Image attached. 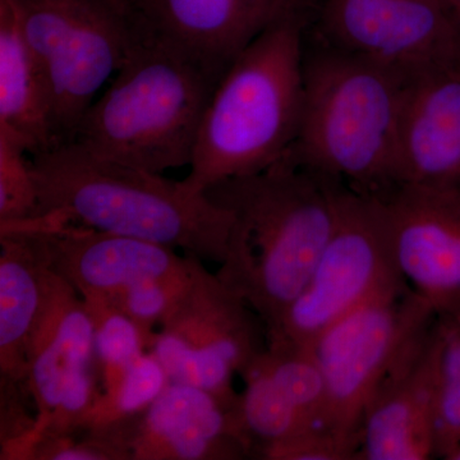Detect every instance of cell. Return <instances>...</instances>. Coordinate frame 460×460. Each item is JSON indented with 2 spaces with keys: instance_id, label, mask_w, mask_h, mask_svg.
<instances>
[{
  "instance_id": "cell-7",
  "label": "cell",
  "mask_w": 460,
  "mask_h": 460,
  "mask_svg": "<svg viewBox=\"0 0 460 460\" xmlns=\"http://www.w3.org/2000/svg\"><path fill=\"white\" fill-rule=\"evenodd\" d=\"M435 311L402 277L326 330L314 350L326 384V429L359 444L385 378L434 325Z\"/></svg>"
},
{
  "instance_id": "cell-8",
  "label": "cell",
  "mask_w": 460,
  "mask_h": 460,
  "mask_svg": "<svg viewBox=\"0 0 460 460\" xmlns=\"http://www.w3.org/2000/svg\"><path fill=\"white\" fill-rule=\"evenodd\" d=\"M398 277L380 199L345 189L334 233L302 292L266 330V347L313 348Z\"/></svg>"
},
{
  "instance_id": "cell-29",
  "label": "cell",
  "mask_w": 460,
  "mask_h": 460,
  "mask_svg": "<svg viewBox=\"0 0 460 460\" xmlns=\"http://www.w3.org/2000/svg\"><path fill=\"white\" fill-rule=\"evenodd\" d=\"M449 7L452 9L454 18H456V25L459 27L460 31V0H447Z\"/></svg>"
},
{
  "instance_id": "cell-14",
  "label": "cell",
  "mask_w": 460,
  "mask_h": 460,
  "mask_svg": "<svg viewBox=\"0 0 460 460\" xmlns=\"http://www.w3.org/2000/svg\"><path fill=\"white\" fill-rule=\"evenodd\" d=\"M25 233L49 268L84 299L111 301L142 281L189 270L190 255L172 248L100 230L32 219L0 226Z\"/></svg>"
},
{
  "instance_id": "cell-10",
  "label": "cell",
  "mask_w": 460,
  "mask_h": 460,
  "mask_svg": "<svg viewBox=\"0 0 460 460\" xmlns=\"http://www.w3.org/2000/svg\"><path fill=\"white\" fill-rule=\"evenodd\" d=\"M26 386L38 413L36 444L80 431L102 395L89 308L50 268L44 305L30 341Z\"/></svg>"
},
{
  "instance_id": "cell-20",
  "label": "cell",
  "mask_w": 460,
  "mask_h": 460,
  "mask_svg": "<svg viewBox=\"0 0 460 460\" xmlns=\"http://www.w3.org/2000/svg\"><path fill=\"white\" fill-rule=\"evenodd\" d=\"M244 390L239 394L242 425L252 447V456L265 445L280 443L316 425L255 363L242 372Z\"/></svg>"
},
{
  "instance_id": "cell-12",
  "label": "cell",
  "mask_w": 460,
  "mask_h": 460,
  "mask_svg": "<svg viewBox=\"0 0 460 460\" xmlns=\"http://www.w3.org/2000/svg\"><path fill=\"white\" fill-rule=\"evenodd\" d=\"M378 199L396 271L438 319L460 317V186L402 183Z\"/></svg>"
},
{
  "instance_id": "cell-13",
  "label": "cell",
  "mask_w": 460,
  "mask_h": 460,
  "mask_svg": "<svg viewBox=\"0 0 460 460\" xmlns=\"http://www.w3.org/2000/svg\"><path fill=\"white\" fill-rule=\"evenodd\" d=\"M239 395L226 399L169 383L144 413L102 429L122 460H237L252 456Z\"/></svg>"
},
{
  "instance_id": "cell-30",
  "label": "cell",
  "mask_w": 460,
  "mask_h": 460,
  "mask_svg": "<svg viewBox=\"0 0 460 460\" xmlns=\"http://www.w3.org/2000/svg\"><path fill=\"white\" fill-rule=\"evenodd\" d=\"M120 2L127 3V4L131 5V7L138 9V11H142L150 0H120Z\"/></svg>"
},
{
  "instance_id": "cell-15",
  "label": "cell",
  "mask_w": 460,
  "mask_h": 460,
  "mask_svg": "<svg viewBox=\"0 0 460 460\" xmlns=\"http://www.w3.org/2000/svg\"><path fill=\"white\" fill-rule=\"evenodd\" d=\"M443 334L436 319L384 381L363 419L357 459L425 460L435 456V411Z\"/></svg>"
},
{
  "instance_id": "cell-17",
  "label": "cell",
  "mask_w": 460,
  "mask_h": 460,
  "mask_svg": "<svg viewBox=\"0 0 460 460\" xmlns=\"http://www.w3.org/2000/svg\"><path fill=\"white\" fill-rule=\"evenodd\" d=\"M295 0H150L148 23L223 77L235 58Z\"/></svg>"
},
{
  "instance_id": "cell-3",
  "label": "cell",
  "mask_w": 460,
  "mask_h": 460,
  "mask_svg": "<svg viewBox=\"0 0 460 460\" xmlns=\"http://www.w3.org/2000/svg\"><path fill=\"white\" fill-rule=\"evenodd\" d=\"M313 0H295L242 51L215 87L184 181L206 190L266 171L295 145L304 104Z\"/></svg>"
},
{
  "instance_id": "cell-2",
  "label": "cell",
  "mask_w": 460,
  "mask_h": 460,
  "mask_svg": "<svg viewBox=\"0 0 460 460\" xmlns=\"http://www.w3.org/2000/svg\"><path fill=\"white\" fill-rule=\"evenodd\" d=\"M31 169L38 192L33 219L144 239L202 261H226L232 211L184 180L120 164L77 142L32 155Z\"/></svg>"
},
{
  "instance_id": "cell-5",
  "label": "cell",
  "mask_w": 460,
  "mask_h": 460,
  "mask_svg": "<svg viewBox=\"0 0 460 460\" xmlns=\"http://www.w3.org/2000/svg\"><path fill=\"white\" fill-rule=\"evenodd\" d=\"M220 78L157 32L141 12L131 49L72 142L95 155L160 174L190 166Z\"/></svg>"
},
{
  "instance_id": "cell-26",
  "label": "cell",
  "mask_w": 460,
  "mask_h": 460,
  "mask_svg": "<svg viewBox=\"0 0 460 460\" xmlns=\"http://www.w3.org/2000/svg\"><path fill=\"white\" fill-rule=\"evenodd\" d=\"M192 255H190L189 270L159 279L142 281L115 296L111 301L118 310L135 321L148 334L174 310L175 305L186 292L190 279Z\"/></svg>"
},
{
  "instance_id": "cell-31",
  "label": "cell",
  "mask_w": 460,
  "mask_h": 460,
  "mask_svg": "<svg viewBox=\"0 0 460 460\" xmlns=\"http://www.w3.org/2000/svg\"><path fill=\"white\" fill-rule=\"evenodd\" d=\"M447 460H460V445L456 447V449L452 450L447 456H445Z\"/></svg>"
},
{
  "instance_id": "cell-28",
  "label": "cell",
  "mask_w": 460,
  "mask_h": 460,
  "mask_svg": "<svg viewBox=\"0 0 460 460\" xmlns=\"http://www.w3.org/2000/svg\"><path fill=\"white\" fill-rule=\"evenodd\" d=\"M359 444L325 428H314L295 438L260 447L255 458L263 460L357 459Z\"/></svg>"
},
{
  "instance_id": "cell-19",
  "label": "cell",
  "mask_w": 460,
  "mask_h": 460,
  "mask_svg": "<svg viewBox=\"0 0 460 460\" xmlns=\"http://www.w3.org/2000/svg\"><path fill=\"white\" fill-rule=\"evenodd\" d=\"M0 128L30 155L56 147L49 93L21 25L17 0H0Z\"/></svg>"
},
{
  "instance_id": "cell-22",
  "label": "cell",
  "mask_w": 460,
  "mask_h": 460,
  "mask_svg": "<svg viewBox=\"0 0 460 460\" xmlns=\"http://www.w3.org/2000/svg\"><path fill=\"white\" fill-rule=\"evenodd\" d=\"M252 363L316 425L325 428V378L311 348L266 347Z\"/></svg>"
},
{
  "instance_id": "cell-23",
  "label": "cell",
  "mask_w": 460,
  "mask_h": 460,
  "mask_svg": "<svg viewBox=\"0 0 460 460\" xmlns=\"http://www.w3.org/2000/svg\"><path fill=\"white\" fill-rule=\"evenodd\" d=\"M95 329L96 357L102 394L122 378L138 357L147 352L154 334H148L114 305L100 299H84Z\"/></svg>"
},
{
  "instance_id": "cell-25",
  "label": "cell",
  "mask_w": 460,
  "mask_h": 460,
  "mask_svg": "<svg viewBox=\"0 0 460 460\" xmlns=\"http://www.w3.org/2000/svg\"><path fill=\"white\" fill-rule=\"evenodd\" d=\"M20 138L0 128V226L27 222L38 211L31 156Z\"/></svg>"
},
{
  "instance_id": "cell-1",
  "label": "cell",
  "mask_w": 460,
  "mask_h": 460,
  "mask_svg": "<svg viewBox=\"0 0 460 460\" xmlns=\"http://www.w3.org/2000/svg\"><path fill=\"white\" fill-rule=\"evenodd\" d=\"M347 187L289 156L205 190L234 217L228 255L217 272L266 330L302 292L332 238Z\"/></svg>"
},
{
  "instance_id": "cell-4",
  "label": "cell",
  "mask_w": 460,
  "mask_h": 460,
  "mask_svg": "<svg viewBox=\"0 0 460 460\" xmlns=\"http://www.w3.org/2000/svg\"><path fill=\"white\" fill-rule=\"evenodd\" d=\"M307 38L301 122L288 156L358 195L385 198L402 184L407 80L319 36L314 45Z\"/></svg>"
},
{
  "instance_id": "cell-6",
  "label": "cell",
  "mask_w": 460,
  "mask_h": 460,
  "mask_svg": "<svg viewBox=\"0 0 460 460\" xmlns=\"http://www.w3.org/2000/svg\"><path fill=\"white\" fill-rule=\"evenodd\" d=\"M49 93L58 145L75 140L98 93L131 49L141 12L120 0H17Z\"/></svg>"
},
{
  "instance_id": "cell-24",
  "label": "cell",
  "mask_w": 460,
  "mask_h": 460,
  "mask_svg": "<svg viewBox=\"0 0 460 460\" xmlns=\"http://www.w3.org/2000/svg\"><path fill=\"white\" fill-rule=\"evenodd\" d=\"M443 334L435 411V456L460 445V317L438 319Z\"/></svg>"
},
{
  "instance_id": "cell-27",
  "label": "cell",
  "mask_w": 460,
  "mask_h": 460,
  "mask_svg": "<svg viewBox=\"0 0 460 460\" xmlns=\"http://www.w3.org/2000/svg\"><path fill=\"white\" fill-rule=\"evenodd\" d=\"M26 385L0 377V459L32 460L39 438L38 413L31 411Z\"/></svg>"
},
{
  "instance_id": "cell-9",
  "label": "cell",
  "mask_w": 460,
  "mask_h": 460,
  "mask_svg": "<svg viewBox=\"0 0 460 460\" xmlns=\"http://www.w3.org/2000/svg\"><path fill=\"white\" fill-rule=\"evenodd\" d=\"M261 325L246 302L192 256L189 287L154 332L148 350L171 383L234 399L239 395L233 385L235 375L266 349Z\"/></svg>"
},
{
  "instance_id": "cell-21",
  "label": "cell",
  "mask_w": 460,
  "mask_h": 460,
  "mask_svg": "<svg viewBox=\"0 0 460 460\" xmlns=\"http://www.w3.org/2000/svg\"><path fill=\"white\" fill-rule=\"evenodd\" d=\"M169 383L162 363L147 350L111 389L100 395L80 431L113 428L136 419L159 398Z\"/></svg>"
},
{
  "instance_id": "cell-18",
  "label": "cell",
  "mask_w": 460,
  "mask_h": 460,
  "mask_svg": "<svg viewBox=\"0 0 460 460\" xmlns=\"http://www.w3.org/2000/svg\"><path fill=\"white\" fill-rule=\"evenodd\" d=\"M49 265L25 233L0 232V377L26 385Z\"/></svg>"
},
{
  "instance_id": "cell-16",
  "label": "cell",
  "mask_w": 460,
  "mask_h": 460,
  "mask_svg": "<svg viewBox=\"0 0 460 460\" xmlns=\"http://www.w3.org/2000/svg\"><path fill=\"white\" fill-rule=\"evenodd\" d=\"M402 183L460 186V58L405 81Z\"/></svg>"
},
{
  "instance_id": "cell-11",
  "label": "cell",
  "mask_w": 460,
  "mask_h": 460,
  "mask_svg": "<svg viewBox=\"0 0 460 460\" xmlns=\"http://www.w3.org/2000/svg\"><path fill=\"white\" fill-rule=\"evenodd\" d=\"M316 33L405 80L460 58L447 0H325Z\"/></svg>"
}]
</instances>
